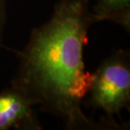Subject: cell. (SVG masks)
Returning a JSON list of instances; mask_svg holds the SVG:
<instances>
[{
	"instance_id": "1",
	"label": "cell",
	"mask_w": 130,
	"mask_h": 130,
	"mask_svg": "<svg viewBox=\"0 0 130 130\" xmlns=\"http://www.w3.org/2000/svg\"><path fill=\"white\" fill-rule=\"evenodd\" d=\"M96 23L89 0H58L51 18L35 28L23 50L11 86L41 111L64 122L67 129H108L82 110L92 80L85 70L84 47Z\"/></svg>"
},
{
	"instance_id": "5",
	"label": "cell",
	"mask_w": 130,
	"mask_h": 130,
	"mask_svg": "<svg viewBox=\"0 0 130 130\" xmlns=\"http://www.w3.org/2000/svg\"><path fill=\"white\" fill-rule=\"evenodd\" d=\"M8 18L7 0H0V46H2L3 38Z\"/></svg>"
},
{
	"instance_id": "2",
	"label": "cell",
	"mask_w": 130,
	"mask_h": 130,
	"mask_svg": "<svg viewBox=\"0 0 130 130\" xmlns=\"http://www.w3.org/2000/svg\"><path fill=\"white\" fill-rule=\"evenodd\" d=\"M85 104L101 110L106 120L119 128L113 117H120L123 109L129 110L130 104V54L118 49L104 60L92 73V80Z\"/></svg>"
},
{
	"instance_id": "4",
	"label": "cell",
	"mask_w": 130,
	"mask_h": 130,
	"mask_svg": "<svg viewBox=\"0 0 130 130\" xmlns=\"http://www.w3.org/2000/svg\"><path fill=\"white\" fill-rule=\"evenodd\" d=\"M96 22L109 20L130 31V0H97L92 10Z\"/></svg>"
},
{
	"instance_id": "3",
	"label": "cell",
	"mask_w": 130,
	"mask_h": 130,
	"mask_svg": "<svg viewBox=\"0 0 130 130\" xmlns=\"http://www.w3.org/2000/svg\"><path fill=\"white\" fill-rule=\"evenodd\" d=\"M41 130L35 106L14 87L0 92V130Z\"/></svg>"
}]
</instances>
